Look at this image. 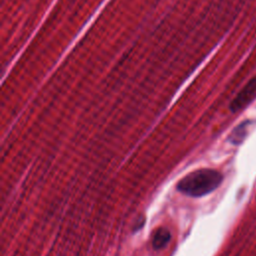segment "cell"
<instances>
[{
	"label": "cell",
	"mask_w": 256,
	"mask_h": 256,
	"mask_svg": "<svg viewBox=\"0 0 256 256\" xmlns=\"http://www.w3.org/2000/svg\"><path fill=\"white\" fill-rule=\"evenodd\" d=\"M247 126H248V124L242 123L241 125L236 127L232 131L231 135L229 136V140L234 144H239L244 139V137L247 133Z\"/></svg>",
	"instance_id": "cell-4"
},
{
	"label": "cell",
	"mask_w": 256,
	"mask_h": 256,
	"mask_svg": "<svg viewBox=\"0 0 256 256\" xmlns=\"http://www.w3.org/2000/svg\"><path fill=\"white\" fill-rule=\"evenodd\" d=\"M256 97V76L253 77L239 92L230 105V109L236 112L246 107Z\"/></svg>",
	"instance_id": "cell-2"
},
{
	"label": "cell",
	"mask_w": 256,
	"mask_h": 256,
	"mask_svg": "<svg viewBox=\"0 0 256 256\" xmlns=\"http://www.w3.org/2000/svg\"><path fill=\"white\" fill-rule=\"evenodd\" d=\"M222 174L214 169H198L185 175L177 183V190L191 197H201L214 191L222 182Z\"/></svg>",
	"instance_id": "cell-1"
},
{
	"label": "cell",
	"mask_w": 256,
	"mask_h": 256,
	"mask_svg": "<svg viewBox=\"0 0 256 256\" xmlns=\"http://www.w3.org/2000/svg\"><path fill=\"white\" fill-rule=\"evenodd\" d=\"M171 238V234L167 228H158L152 237V246L154 249L159 250L164 248Z\"/></svg>",
	"instance_id": "cell-3"
}]
</instances>
